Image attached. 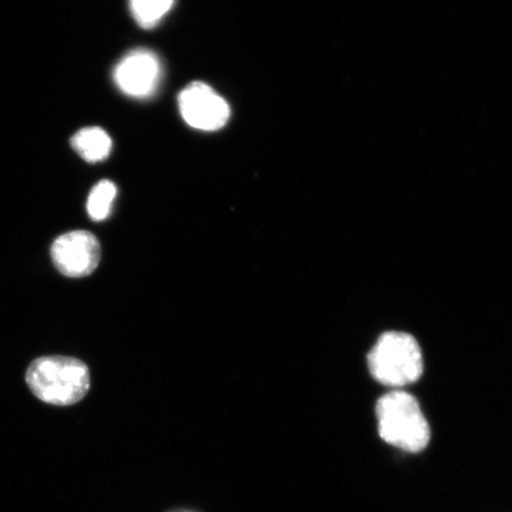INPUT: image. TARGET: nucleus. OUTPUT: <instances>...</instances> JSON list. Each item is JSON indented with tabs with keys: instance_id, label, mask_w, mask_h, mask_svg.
Instances as JSON below:
<instances>
[{
	"instance_id": "f03ea898",
	"label": "nucleus",
	"mask_w": 512,
	"mask_h": 512,
	"mask_svg": "<svg viewBox=\"0 0 512 512\" xmlns=\"http://www.w3.org/2000/svg\"><path fill=\"white\" fill-rule=\"evenodd\" d=\"M376 418L382 440L409 453L424 451L430 444L431 428L419 402L405 390L394 389L381 396Z\"/></svg>"
},
{
	"instance_id": "7ed1b4c3",
	"label": "nucleus",
	"mask_w": 512,
	"mask_h": 512,
	"mask_svg": "<svg viewBox=\"0 0 512 512\" xmlns=\"http://www.w3.org/2000/svg\"><path fill=\"white\" fill-rule=\"evenodd\" d=\"M368 366L376 381L399 389L420 379L424 357L413 336L390 331L383 334L369 352Z\"/></svg>"
},
{
	"instance_id": "f257e3e1",
	"label": "nucleus",
	"mask_w": 512,
	"mask_h": 512,
	"mask_svg": "<svg viewBox=\"0 0 512 512\" xmlns=\"http://www.w3.org/2000/svg\"><path fill=\"white\" fill-rule=\"evenodd\" d=\"M25 380L37 399L54 406L75 405L91 387L86 364L64 356L37 358L30 364Z\"/></svg>"
},
{
	"instance_id": "0eeeda50",
	"label": "nucleus",
	"mask_w": 512,
	"mask_h": 512,
	"mask_svg": "<svg viewBox=\"0 0 512 512\" xmlns=\"http://www.w3.org/2000/svg\"><path fill=\"white\" fill-rule=\"evenodd\" d=\"M73 149L89 163H98L111 155L112 139L100 127L82 128L72 140Z\"/></svg>"
},
{
	"instance_id": "1a4fd4ad",
	"label": "nucleus",
	"mask_w": 512,
	"mask_h": 512,
	"mask_svg": "<svg viewBox=\"0 0 512 512\" xmlns=\"http://www.w3.org/2000/svg\"><path fill=\"white\" fill-rule=\"evenodd\" d=\"M117 192V187L111 181H101L95 185L87 202L88 215L93 221H104L110 216Z\"/></svg>"
},
{
	"instance_id": "20e7f679",
	"label": "nucleus",
	"mask_w": 512,
	"mask_h": 512,
	"mask_svg": "<svg viewBox=\"0 0 512 512\" xmlns=\"http://www.w3.org/2000/svg\"><path fill=\"white\" fill-rule=\"evenodd\" d=\"M179 111L190 127L201 131H217L230 117L228 102L203 82H192L178 96Z\"/></svg>"
},
{
	"instance_id": "423d86ee",
	"label": "nucleus",
	"mask_w": 512,
	"mask_h": 512,
	"mask_svg": "<svg viewBox=\"0 0 512 512\" xmlns=\"http://www.w3.org/2000/svg\"><path fill=\"white\" fill-rule=\"evenodd\" d=\"M162 79V64L149 49L130 51L114 70V81L121 92L144 99L157 91Z\"/></svg>"
},
{
	"instance_id": "39448f33",
	"label": "nucleus",
	"mask_w": 512,
	"mask_h": 512,
	"mask_svg": "<svg viewBox=\"0 0 512 512\" xmlns=\"http://www.w3.org/2000/svg\"><path fill=\"white\" fill-rule=\"evenodd\" d=\"M50 253L57 270L70 278L87 277L98 268L101 260L100 242L86 230L59 236Z\"/></svg>"
},
{
	"instance_id": "6e6552de",
	"label": "nucleus",
	"mask_w": 512,
	"mask_h": 512,
	"mask_svg": "<svg viewBox=\"0 0 512 512\" xmlns=\"http://www.w3.org/2000/svg\"><path fill=\"white\" fill-rule=\"evenodd\" d=\"M175 0H131V12L144 29L155 28L171 10Z\"/></svg>"
}]
</instances>
